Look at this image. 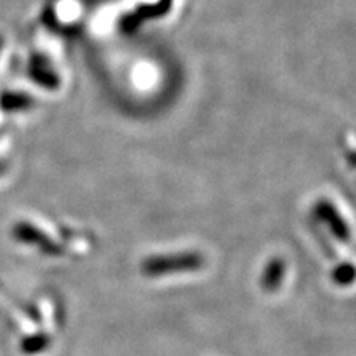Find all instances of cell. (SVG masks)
Wrapping results in <instances>:
<instances>
[{"label": "cell", "instance_id": "obj_6", "mask_svg": "<svg viewBox=\"0 0 356 356\" xmlns=\"http://www.w3.org/2000/svg\"><path fill=\"white\" fill-rule=\"evenodd\" d=\"M2 47H3V38L0 37V50H2Z\"/></svg>", "mask_w": 356, "mask_h": 356}, {"label": "cell", "instance_id": "obj_3", "mask_svg": "<svg viewBox=\"0 0 356 356\" xmlns=\"http://www.w3.org/2000/svg\"><path fill=\"white\" fill-rule=\"evenodd\" d=\"M287 264L282 257H273L267 262L261 274V287L267 293L277 292L286 277Z\"/></svg>", "mask_w": 356, "mask_h": 356}, {"label": "cell", "instance_id": "obj_7", "mask_svg": "<svg viewBox=\"0 0 356 356\" xmlns=\"http://www.w3.org/2000/svg\"><path fill=\"white\" fill-rule=\"evenodd\" d=\"M2 168H3V165H2V163H0V172H2Z\"/></svg>", "mask_w": 356, "mask_h": 356}, {"label": "cell", "instance_id": "obj_1", "mask_svg": "<svg viewBox=\"0 0 356 356\" xmlns=\"http://www.w3.org/2000/svg\"><path fill=\"white\" fill-rule=\"evenodd\" d=\"M204 266V256L197 251L175 252V254H157L142 261L140 270L147 277L155 279L168 274L195 273Z\"/></svg>", "mask_w": 356, "mask_h": 356}, {"label": "cell", "instance_id": "obj_2", "mask_svg": "<svg viewBox=\"0 0 356 356\" xmlns=\"http://www.w3.org/2000/svg\"><path fill=\"white\" fill-rule=\"evenodd\" d=\"M314 215L317 216L320 221L325 222V225L330 228L332 233L335 234L340 241H348L350 238L348 226H346L345 220L340 216V213L337 211V208L333 207L330 202H327V200L318 202L314 207Z\"/></svg>", "mask_w": 356, "mask_h": 356}, {"label": "cell", "instance_id": "obj_4", "mask_svg": "<svg viewBox=\"0 0 356 356\" xmlns=\"http://www.w3.org/2000/svg\"><path fill=\"white\" fill-rule=\"evenodd\" d=\"M0 102L6 111H22L30 108L32 99L25 95H19V92H3Z\"/></svg>", "mask_w": 356, "mask_h": 356}, {"label": "cell", "instance_id": "obj_5", "mask_svg": "<svg viewBox=\"0 0 356 356\" xmlns=\"http://www.w3.org/2000/svg\"><path fill=\"white\" fill-rule=\"evenodd\" d=\"M356 277V269L353 266H350L348 262L346 264L338 266L335 270H333V280L338 284V286H348Z\"/></svg>", "mask_w": 356, "mask_h": 356}]
</instances>
